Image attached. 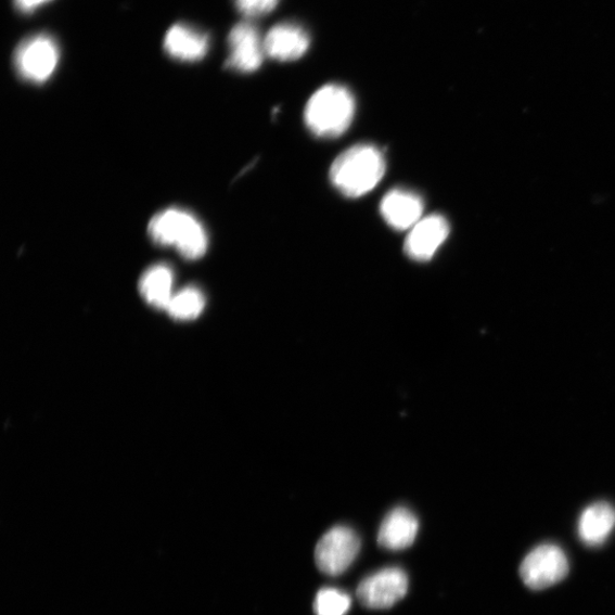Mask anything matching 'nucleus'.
I'll return each instance as SVG.
<instances>
[{"instance_id": "12", "label": "nucleus", "mask_w": 615, "mask_h": 615, "mask_svg": "<svg viewBox=\"0 0 615 615\" xmlns=\"http://www.w3.org/2000/svg\"><path fill=\"white\" fill-rule=\"evenodd\" d=\"M419 527V520L412 511L397 508L383 520L377 536L379 544L389 551L406 550L414 543Z\"/></svg>"}, {"instance_id": "8", "label": "nucleus", "mask_w": 615, "mask_h": 615, "mask_svg": "<svg viewBox=\"0 0 615 615\" xmlns=\"http://www.w3.org/2000/svg\"><path fill=\"white\" fill-rule=\"evenodd\" d=\"M228 46L231 53L227 60V67L238 73H255L265 60L264 40L253 22L239 23L228 37Z\"/></svg>"}, {"instance_id": "14", "label": "nucleus", "mask_w": 615, "mask_h": 615, "mask_svg": "<svg viewBox=\"0 0 615 615\" xmlns=\"http://www.w3.org/2000/svg\"><path fill=\"white\" fill-rule=\"evenodd\" d=\"M615 528V509L600 501L588 507L578 522V535L589 547L602 546Z\"/></svg>"}, {"instance_id": "13", "label": "nucleus", "mask_w": 615, "mask_h": 615, "mask_svg": "<svg viewBox=\"0 0 615 615\" xmlns=\"http://www.w3.org/2000/svg\"><path fill=\"white\" fill-rule=\"evenodd\" d=\"M210 39L188 25H175L166 35L165 51L172 59L194 62L202 60L209 51Z\"/></svg>"}, {"instance_id": "2", "label": "nucleus", "mask_w": 615, "mask_h": 615, "mask_svg": "<svg viewBox=\"0 0 615 615\" xmlns=\"http://www.w3.org/2000/svg\"><path fill=\"white\" fill-rule=\"evenodd\" d=\"M356 112L351 91L339 85L318 89L305 108L308 129L321 139H336L351 126Z\"/></svg>"}, {"instance_id": "16", "label": "nucleus", "mask_w": 615, "mask_h": 615, "mask_svg": "<svg viewBox=\"0 0 615 615\" xmlns=\"http://www.w3.org/2000/svg\"><path fill=\"white\" fill-rule=\"evenodd\" d=\"M204 307L203 293L190 286L174 294L167 311L176 321H193L202 313Z\"/></svg>"}, {"instance_id": "17", "label": "nucleus", "mask_w": 615, "mask_h": 615, "mask_svg": "<svg viewBox=\"0 0 615 615\" xmlns=\"http://www.w3.org/2000/svg\"><path fill=\"white\" fill-rule=\"evenodd\" d=\"M351 606V599L346 592L333 588L318 591L313 603L316 615H345Z\"/></svg>"}, {"instance_id": "3", "label": "nucleus", "mask_w": 615, "mask_h": 615, "mask_svg": "<svg viewBox=\"0 0 615 615\" xmlns=\"http://www.w3.org/2000/svg\"><path fill=\"white\" fill-rule=\"evenodd\" d=\"M149 233L156 244L175 246L189 260L202 258L208 249V235L204 227L184 210L168 209L157 214L149 225Z\"/></svg>"}, {"instance_id": "9", "label": "nucleus", "mask_w": 615, "mask_h": 615, "mask_svg": "<svg viewBox=\"0 0 615 615\" xmlns=\"http://www.w3.org/2000/svg\"><path fill=\"white\" fill-rule=\"evenodd\" d=\"M449 232V223L445 217H424L409 231L403 245L405 254L415 261H428L435 257Z\"/></svg>"}, {"instance_id": "15", "label": "nucleus", "mask_w": 615, "mask_h": 615, "mask_svg": "<svg viewBox=\"0 0 615 615\" xmlns=\"http://www.w3.org/2000/svg\"><path fill=\"white\" fill-rule=\"evenodd\" d=\"M174 271L169 266L155 265L144 272L140 281V292L149 305L167 310L174 296Z\"/></svg>"}, {"instance_id": "5", "label": "nucleus", "mask_w": 615, "mask_h": 615, "mask_svg": "<svg viewBox=\"0 0 615 615\" xmlns=\"http://www.w3.org/2000/svg\"><path fill=\"white\" fill-rule=\"evenodd\" d=\"M568 569V560L561 547L543 543L524 558L520 575L527 587L542 590L561 582L567 576Z\"/></svg>"}, {"instance_id": "18", "label": "nucleus", "mask_w": 615, "mask_h": 615, "mask_svg": "<svg viewBox=\"0 0 615 615\" xmlns=\"http://www.w3.org/2000/svg\"><path fill=\"white\" fill-rule=\"evenodd\" d=\"M280 0H234L238 11L247 18L264 16L279 5Z\"/></svg>"}, {"instance_id": "4", "label": "nucleus", "mask_w": 615, "mask_h": 615, "mask_svg": "<svg viewBox=\"0 0 615 615\" xmlns=\"http://www.w3.org/2000/svg\"><path fill=\"white\" fill-rule=\"evenodd\" d=\"M60 61V49L53 37L39 34L23 40L14 55L15 68L21 78L34 84L49 80Z\"/></svg>"}, {"instance_id": "7", "label": "nucleus", "mask_w": 615, "mask_h": 615, "mask_svg": "<svg viewBox=\"0 0 615 615\" xmlns=\"http://www.w3.org/2000/svg\"><path fill=\"white\" fill-rule=\"evenodd\" d=\"M408 591V577L398 567L381 572L363 579L357 589L359 602L369 608H389L405 598Z\"/></svg>"}, {"instance_id": "1", "label": "nucleus", "mask_w": 615, "mask_h": 615, "mask_svg": "<svg viewBox=\"0 0 615 615\" xmlns=\"http://www.w3.org/2000/svg\"><path fill=\"white\" fill-rule=\"evenodd\" d=\"M385 170V157L381 150L372 144H359L336 157L330 178L337 191L356 198L372 192L380 184Z\"/></svg>"}, {"instance_id": "11", "label": "nucleus", "mask_w": 615, "mask_h": 615, "mask_svg": "<svg viewBox=\"0 0 615 615\" xmlns=\"http://www.w3.org/2000/svg\"><path fill=\"white\" fill-rule=\"evenodd\" d=\"M309 46L307 31L291 22L280 23L271 28L264 39L266 55L281 62L302 59L308 52Z\"/></svg>"}, {"instance_id": "19", "label": "nucleus", "mask_w": 615, "mask_h": 615, "mask_svg": "<svg viewBox=\"0 0 615 615\" xmlns=\"http://www.w3.org/2000/svg\"><path fill=\"white\" fill-rule=\"evenodd\" d=\"M51 0H14L15 7L22 13H31Z\"/></svg>"}, {"instance_id": "10", "label": "nucleus", "mask_w": 615, "mask_h": 615, "mask_svg": "<svg viewBox=\"0 0 615 615\" xmlns=\"http://www.w3.org/2000/svg\"><path fill=\"white\" fill-rule=\"evenodd\" d=\"M384 221L394 230L410 231L423 218V198L413 191L395 189L385 194L380 205Z\"/></svg>"}, {"instance_id": "6", "label": "nucleus", "mask_w": 615, "mask_h": 615, "mask_svg": "<svg viewBox=\"0 0 615 615\" xmlns=\"http://www.w3.org/2000/svg\"><path fill=\"white\" fill-rule=\"evenodd\" d=\"M360 551V539L350 528L338 526L318 541L316 564L328 576L336 577L347 572Z\"/></svg>"}]
</instances>
